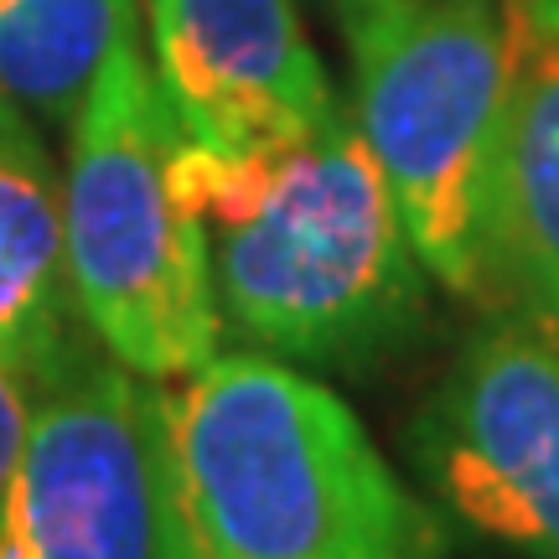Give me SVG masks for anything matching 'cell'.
<instances>
[{"label":"cell","instance_id":"obj_10","mask_svg":"<svg viewBox=\"0 0 559 559\" xmlns=\"http://www.w3.org/2000/svg\"><path fill=\"white\" fill-rule=\"evenodd\" d=\"M130 26V0H0V94L32 120L68 130Z\"/></svg>","mask_w":559,"mask_h":559},{"label":"cell","instance_id":"obj_14","mask_svg":"<svg viewBox=\"0 0 559 559\" xmlns=\"http://www.w3.org/2000/svg\"><path fill=\"white\" fill-rule=\"evenodd\" d=\"M130 5H135V0H130Z\"/></svg>","mask_w":559,"mask_h":559},{"label":"cell","instance_id":"obj_2","mask_svg":"<svg viewBox=\"0 0 559 559\" xmlns=\"http://www.w3.org/2000/svg\"><path fill=\"white\" fill-rule=\"evenodd\" d=\"M160 559H451L456 528L362 419L264 353L151 383Z\"/></svg>","mask_w":559,"mask_h":559},{"label":"cell","instance_id":"obj_3","mask_svg":"<svg viewBox=\"0 0 559 559\" xmlns=\"http://www.w3.org/2000/svg\"><path fill=\"white\" fill-rule=\"evenodd\" d=\"M177 140L130 26L68 124L62 218L88 337L145 383L187 379L223 353L207 243L171 181Z\"/></svg>","mask_w":559,"mask_h":559},{"label":"cell","instance_id":"obj_5","mask_svg":"<svg viewBox=\"0 0 559 559\" xmlns=\"http://www.w3.org/2000/svg\"><path fill=\"white\" fill-rule=\"evenodd\" d=\"M404 461L456 539L559 559V321L498 306L404 425Z\"/></svg>","mask_w":559,"mask_h":559},{"label":"cell","instance_id":"obj_6","mask_svg":"<svg viewBox=\"0 0 559 559\" xmlns=\"http://www.w3.org/2000/svg\"><path fill=\"white\" fill-rule=\"evenodd\" d=\"M0 559H160L151 383L104 347L41 394L0 502Z\"/></svg>","mask_w":559,"mask_h":559},{"label":"cell","instance_id":"obj_11","mask_svg":"<svg viewBox=\"0 0 559 559\" xmlns=\"http://www.w3.org/2000/svg\"><path fill=\"white\" fill-rule=\"evenodd\" d=\"M52 379H58V373H52ZM52 379L0 353V502H5V487L16 477V461H21V451H26L32 419H37L41 394H47Z\"/></svg>","mask_w":559,"mask_h":559},{"label":"cell","instance_id":"obj_9","mask_svg":"<svg viewBox=\"0 0 559 559\" xmlns=\"http://www.w3.org/2000/svg\"><path fill=\"white\" fill-rule=\"evenodd\" d=\"M559 321V41L523 32L502 120L487 296Z\"/></svg>","mask_w":559,"mask_h":559},{"label":"cell","instance_id":"obj_12","mask_svg":"<svg viewBox=\"0 0 559 559\" xmlns=\"http://www.w3.org/2000/svg\"><path fill=\"white\" fill-rule=\"evenodd\" d=\"M519 11L528 21V32L559 41V0H519Z\"/></svg>","mask_w":559,"mask_h":559},{"label":"cell","instance_id":"obj_8","mask_svg":"<svg viewBox=\"0 0 559 559\" xmlns=\"http://www.w3.org/2000/svg\"><path fill=\"white\" fill-rule=\"evenodd\" d=\"M94 347L68 275L62 166L0 94V353L52 379Z\"/></svg>","mask_w":559,"mask_h":559},{"label":"cell","instance_id":"obj_13","mask_svg":"<svg viewBox=\"0 0 559 559\" xmlns=\"http://www.w3.org/2000/svg\"><path fill=\"white\" fill-rule=\"evenodd\" d=\"M321 5H332L337 16H347V11H358V5H368V0H321Z\"/></svg>","mask_w":559,"mask_h":559},{"label":"cell","instance_id":"obj_1","mask_svg":"<svg viewBox=\"0 0 559 559\" xmlns=\"http://www.w3.org/2000/svg\"><path fill=\"white\" fill-rule=\"evenodd\" d=\"M171 181L207 243L223 332L254 353L358 379L419 342L430 270L347 104L264 151L177 140Z\"/></svg>","mask_w":559,"mask_h":559},{"label":"cell","instance_id":"obj_7","mask_svg":"<svg viewBox=\"0 0 559 559\" xmlns=\"http://www.w3.org/2000/svg\"><path fill=\"white\" fill-rule=\"evenodd\" d=\"M151 73L181 140L264 151L342 109L296 0H145Z\"/></svg>","mask_w":559,"mask_h":559},{"label":"cell","instance_id":"obj_4","mask_svg":"<svg viewBox=\"0 0 559 559\" xmlns=\"http://www.w3.org/2000/svg\"><path fill=\"white\" fill-rule=\"evenodd\" d=\"M358 120L419 260L451 296H487V223L519 41L498 0H368L337 16Z\"/></svg>","mask_w":559,"mask_h":559}]
</instances>
